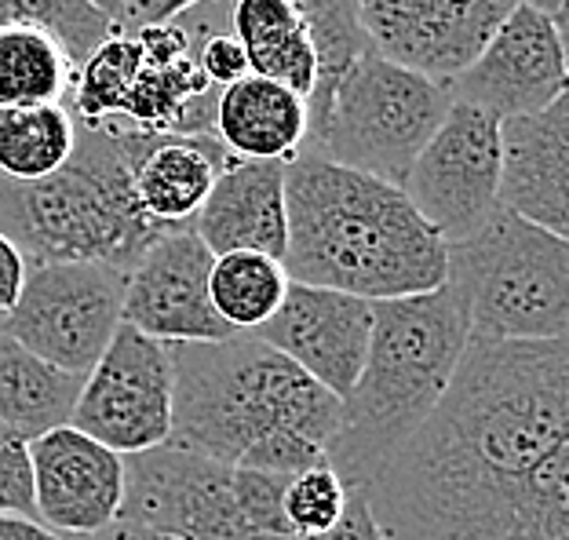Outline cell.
Segmentation results:
<instances>
[{"label":"cell","instance_id":"6da1fadb","mask_svg":"<svg viewBox=\"0 0 569 540\" xmlns=\"http://www.w3.org/2000/svg\"><path fill=\"white\" fill-rule=\"evenodd\" d=\"M361 497L383 540H569V343L468 340Z\"/></svg>","mask_w":569,"mask_h":540},{"label":"cell","instance_id":"7a4b0ae2","mask_svg":"<svg viewBox=\"0 0 569 540\" xmlns=\"http://www.w3.org/2000/svg\"><path fill=\"white\" fill-rule=\"evenodd\" d=\"M172 347V434L230 468L300 474L326 468L340 398L256 337Z\"/></svg>","mask_w":569,"mask_h":540},{"label":"cell","instance_id":"3957f363","mask_svg":"<svg viewBox=\"0 0 569 540\" xmlns=\"http://www.w3.org/2000/svg\"><path fill=\"white\" fill-rule=\"evenodd\" d=\"M289 281L383 303L446 286V241L402 187L300 150L284 164Z\"/></svg>","mask_w":569,"mask_h":540},{"label":"cell","instance_id":"277c9868","mask_svg":"<svg viewBox=\"0 0 569 540\" xmlns=\"http://www.w3.org/2000/svg\"><path fill=\"white\" fill-rule=\"evenodd\" d=\"M468 340V307L449 281L420 296L372 303L366 366L340 402V428L326 457L347 493L366 490L435 413Z\"/></svg>","mask_w":569,"mask_h":540},{"label":"cell","instance_id":"5b68a950","mask_svg":"<svg viewBox=\"0 0 569 540\" xmlns=\"http://www.w3.org/2000/svg\"><path fill=\"white\" fill-rule=\"evenodd\" d=\"M147 139L121 124L77 121V147L59 172L33 183L0 176V234L22 252L26 267L107 263L128 274L168 234L147 220L132 187Z\"/></svg>","mask_w":569,"mask_h":540},{"label":"cell","instance_id":"8992f818","mask_svg":"<svg viewBox=\"0 0 569 540\" xmlns=\"http://www.w3.org/2000/svg\"><path fill=\"white\" fill-rule=\"evenodd\" d=\"M70 113L81 124H121L147 136H209L216 88L198 67V33L179 19L118 30L73 77Z\"/></svg>","mask_w":569,"mask_h":540},{"label":"cell","instance_id":"52a82bcc","mask_svg":"<svg viewBox=\"0 0 569 540\" xmlns=\"http://www.w3.org/2000/svg\"><path fill=\"white\" fill-rule=\"evenodd\" d=\"M446 281L468 307L471 340L540 343L569 332V246L497 209L482 230L446 246Z\"/></svg>","mask_w":569,"mask_h":540},{"label":"cell","instance_id":"ba28073f","mask_svg":"<svg viewBox=\"0 0 569 540\" xmlns=\"http://www.w3.org/2000/svg\"><path fill=\"white\" fill-rule=\"evenodd\" d=\"M289 479L158 446L124 457L118 519L172 540H296L281 511Z\"/></svg>","mask_w":569,"mask_h":540},{"label":"cell","instance_id":"9c48e42d","mask_svg":"<svg viewBox=\"0 0 569 540\" xmlns=\"http://www.w3.org/2000/svg\"><path fill=\"white\" fill-rule=\"evenodd\" d=\"M449 88L366 51L307 102V153L402 187L449 110Z\"/></svg>","mask_w":569,"mask_h":540},{"label":"cell","instance_id":"30bf717a","mask_svg":"<svg viewBox=\"0 0 569 540\" xmlns=\"http://www.w3.org/2000/svg\"><path fill=\"white\" fill-rule=\"evenodd\" d=\"M204 30H227L249 73L315 102L355 59L369 51L355 0H209L193 8Z\"/></svg>","mask_w":569,"mask_h":540},{"label":"cell","instance_id":"8fae6325","mask_svg":"<svg viewBox=\"0 0 569 540\" xmlns=\"http://www.w3.org/2000/svg\"><path fill=\"white\" fill-rule=\"evenodd\" d=\"M124 270L107 263L26 267L16 307L0 314V332L30 354L73 377H88L121 329Z\"/></svg>","mask_w":569,"mask_h":540},{"label":"cell","instance_id":"7c38bea8","mask_svg":"<svg viewBox=\"0 0 569 540\" xmlns=\"http://www.w3.org/2000/svg\"><path fill=\"white\" fill-rule=\"evenodd\" d=\"M497 124L468 102H449L442 124L402 179V194L446 246L471 238L500 209Z\"/></svg>","mask_w":569,"mask_h":540},{"label":"cell","instance_id":"4fadbf2b","mask_svg":"<svg viewBox=\"0 0 569 540\" xmlns=\"http://www.w3.org/2000/svg\"><path fill=\"white\" fill-rule=\"evenodd\" d=\"M70 428L118 457L164 446L172 434V347L121 326L84 377Z\"/></svg>","mask_w":569,"mask_h":540},{"label":"cell","instance_id":"5bb4252c","mask_svg":"<svg viewBox=\"0 0 569 540\" xmlns=\"http://www.w3.org/2000/svg\"><path fill=\"white\" fill-rule=\"evenodd\" d=\"M519 0H355L372 56L452 84Z\"/></svg>","mask_w":569,"mask_h":540},{"label":"cell","instance_id":"9a60e30c","mask_svg":"<svg viewBox=\"0 0 569 540\" xmlns=\"http://www.w3.org/2000/svg\"><path fill=\"white\" fill-rule=\"evenodd\" d=\"M566 96V37L562 22L545 11L515 4L478 59L449 84L452 102L489 113L493 121L548 110Z\"/></svg>","mask_w":569,"mask_h":540},{"label":"cell","instance_id":"2e32d148","mask_svg":"<svg viewBox=\"0 0 569 540\" xmlns=\"http://www.w3.org/2000/svg\"><path fill=\"white\" fill-rule=\"evenodd\" d=\"M216 256L201 246L193 227L158 238L124 274L121 326L161 343H219L230 332L209 300Z\"/></svg>","mask_w":569,"mask_h":540},{"label":"cell","instance_id":"e0dca14e","mask_svg":"<svg viewBox=\"0 0 569 540\" xmlns=\"http://www.w3.org/2000/svg\"><path fill=\"white\" fill-rule=\"evenodd\" d=\"M252 337L274 347L278 354L300 366L310 380L343 402L369 354L372 303L347 292L292 281L278 314Z\"/></svg>","mask_w":569,"mask_h":540},{"label":"cell","instance_id":"ac0fdd59","mask_svg":"<svg viewBox=\"0 0 569 540\" xmlns=\"http://www.w3.org/2000/svg\"><path fill=\"white\" fill-rule=\"evenodd\" d=\"M33 516L59 537H88L118 522L124 457L77 428H56L30 442Z\"/></svg>","mask_w":569,"mask_h":540},{"label":"cell","instance_id":"d6986e66","mask_svg":"<svg viewBox=\"0 0 569 540\" xmlns=\"http://www.w3.org/2000/svg\"><path fill=\"white\" fill-rule=\"evenodd\" d=\"M500 132V187L503 212L548 230L569 234V99L548 110L522 113L497 124Z\"/></svg>","mask_w":569,"mask_h":540},{"label":"cell","instance_id":"ffe728a7","mask_svg":"<svg viewBox=\"0 0 569 540\" xmlns=\"http://www.w3.org/2000/svg\"><path fill=\"white\" fill-rule=\"evenodd\" d=\"M193 234L212 256L263 252L281 260L289 246V209H284V164L281 161H238L227 169L193 216Z\"/></svg>","mask_w":569,"mask_h":540},{"label":"cell","instance_id":"44dd1931","mask_svg":"<svg viewBox=\"0 0 569 540\" xmlns=\"http://www.w3.org/2000/svg\"><path fill=\"white\" fill-rule=\"evenodd\" d=\"M209 136L238 161L289 164L307 143V99L267 77L244 73L216 96Z\"/></svg>","mask_w":569,"mask_h":540},{"label":"cell","instance_id":"7402d4cb","mask_svg":"<svg viewBox=\"0 0 569 540\" xmlns=\"http://www.w3.org/2000/svg\"><path fill=\"white\" fill-rule=\"evenodd\" d=\"M227 161L230 153L212 136H150L132 172L139 209L168 234L193 227Z\"/></svg>","mask_w":569,"mask_h":540},{"label":"cell","instance_id":"603a6c76","mask_svg":"<svg viewBox=\"0 0 569 540\" xmlns=\"http://www.w3.org/2000/svg\"><path fill=\"white\" fill-rule=\"evenodd\" d=\"M81 383V377L48 366L0 332V428L26 442L67 428Z\"/></svg>","mask_w":569,"mask_h":540},{"label":"cell","instance_id":"cb8c5ba5","mask_svg":"<svg viewBox=\"0 0 569 540\" xmlns=\"http://www.w3.org/2000/svg\"><path fill=\"white\" fill-rule=\"evenodd\" d=\"M77 147V118L67 102L0 107V176L33 183L59 172Z\"/></svg>","mask_w":569,"mask_h":540},{"label":"cell","instance_id":"d4e9b609","mask_svg":"<svg viewBox=\"0 0 569 540\" xmlns=\"http://www.w3.org/2000/svg\"><path fill=\"white\" fill-rule=\"evenodd\" d=\"M289 274H284L281 260L263 252H227L212 260L209 274V300L212 311L230 332L252 337L263 329L289 292Z\"/></svg>","mask_w":569,"mask_h":540},{"label":"cell","instance_id":"484cf974","mask_svg":"<svg viewBox=\"0 0 569 540\" xmlns=\"http://www.w3.org/2000/svg\"><path fill=\"white\" fill-rule=\"evenodd\" d=\"M77 67L48 33L0 26V107H41L70 99Z\"/></svg>","mask_w":569,"mask_h":540},{"label":"cell","instance_id":"4316f807","mask_svg":"<svg viewBox=\"0 0 569 540\" xmlns=\"http://www.w3.org/2000/svg\"><path fill=\"white\" fill-rule=\"evenodd\" d=\"M0 26H26L41 30L70 56L73 67L121 30L92 0H0Z\"/></svg>","mask_w":569,"mask_h":540},{"label":"cell","instance_id":"83f0119b","mask_svg":"<svg viewBox=\"0 0 569 540\" xmlns=\"http://www.w3.org/2000/svg\"><path fill=\"white\" fill-rule=\"evenodd\" d=\"M347 500H351V493H347V486L336 479V471L329 464L292 474L289 486H284V497H281V511H284V522H289V533L296 540L329 533L332 526L343 519Z\"/></svg>","mask_w":569,"mask_h":540},{"label":"cell","instance_id":"f1b7e54d","mask_svg":"<svg viewBox=\"0 0 569 540\" xmlns=\"http://www.w3.org/2000/svg\"><path fill=\"white\" fill-rule=\"evenodd\" d=\"M0 516H33V474H30V442L16 431L0 428Z\"/></svg>","mask_w":569,"mask_h":540},{"label":"cell","instance_id":"f546056e","mask_svg":"<svg viewBox=\"0 0 569 540\" xmlns=\"http://www.w3.org/2000/svg\"><path fill=\"white\" fill-rule=\"evenodd\" d=\"M183 22L198 33V67L204 77H209V84L216 88V92H223L227 84H234L249 73V62H244L241 44L227 30H204V26H198L187 16H183Z\"/></svg>","mask_w":569,"mask_h":540},{"label":"cell","instance_id":"4dcf8cb0","mask_svg":"<svg viewBox=\"0 0 569 540\" xmlns=\"http://www.w3.org/2000/svg\"><path fill=\"white\" fill-rule=\"evenodd\" d=\"M209 4V0H124L121 30H142V26H168L190 16L193 8Z\"/></svg>","mask_w":569,"mask_h":540},{"label":"cell","instance_id":"1f68e13d","mask_svg":"<svg viewBox=\"0 0 569 540\" xmlns=\"http://www.w3.org/2000/svg\"><path fill=\"white\" fill-rule=\"evenodd\" d=\"M310 540H383V530L377 526V519H372V511H369V504H366V497H361V493H351V500H347L343 519L336 522L329 533L310 537Z\"/></svg>","mask_w":569,"mask_h":540},{"label":"cell","instance_id":"d6a6232c","mask_svg":"<svg viewBox=\"0 0 569 540\" xmlns=\"http://www.w3.org/2000/svg\"><path fill=\"white\" fill-rule=\"evenodd\" d=\"M26 281V260L11 241L0 234V314H8L16 307Z\"/></svg>","mask_w":569,"mask_h":540},{"label":"cell","instance_id":"836d02e7","mask_svg":"<svg viewBox=\"0 0 569 540\" xmlns=\"http://www.w3.org/2000/svg\"><path fill=\"white\" fill-rule=\"evenodd\" d=\"M0 540H67L59 533H51L48 526L37 519H22V516H0Z\"/></svg>","mask_w":569,"mask_h":540},{"label":"cell","instance_id":"e575fe53","mask_svg":"<svg viewBox=\"0 0 569 540\" xmlns=\"http://www.w3.org/2000/svg\"><path fill=\"white\" fill-rule=\"evenodd\" d=\"M67 540H172V537H161L153 530H142V526H132V522H113L107 530L99 533H88V537H67Z\"/></svg>","mask_w":569,"mask_h":540},{"label":"cell","instance_id":"d590c367","mask_svg":"<svg viewBox=\"0 0 569 540\" xmlns=\"http://www.w3.org/2000/svg\"><path fill=\"white\" fill-rule=\"evenodd\" d=\"M519 4H529V8L545 11V16H551L555 22L566 26V0H519Z\"/></svg>","mask_w":569,"mask_h":540},{"label":"cell","instance_id":"8d00e7d4","mask_svg":"<svg viewBox=\"0 0 569 540\" xmlns=\"http://www.w3.org/2000/svg\"><path fill=\"white\" fill-rule=\"evenodd\" d=\"M92 4H96L113 26H121V19H124V0H92Z\"/></svg>","mask_w":569,"mask_h":540}]
</instances>
